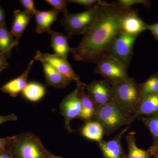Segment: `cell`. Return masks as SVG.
<instances>
[{
    "instance_id": "1",
    "label": "cell",
    "mask_w": 158,
    "mask_h": 158,
    "mask_svg": "<svg viewBox=\"0 0 158 158\" xmlns=\"http://www.w3.org/2000/svg\"><path fill=\"white\" fill-rule=\"evenodd\" d=\"M125 9L115 2L99 0L96 19L71 53L77 61L96 63L115 37L120 33V19Z\"/></svg>"
},
{
    "instance_id": "2",
    "label": "cell",
    "mask_w": 158,
    "mask_h": 158,
    "mask_svg": "<svg viewBox=\"0 0 158 158\" xmlns=\"http://www.w3.org/2000/svg\"><path fill=\"white\" fill-rule=\"evenodd\" d=\"M92 120L101 125L105 135L109 136L124 126L131 125L135 119L119 106L115 99L110 103L98 106Z\"/></svg>"
},
{
    "instance_id": "3",
    "label": "cell",
    "mask_w": 158,
    "mask_h": 158,
    "mask_svg": "<svg viewBox=\"0 0 158 158\" xmlns=\"http://www.w3.org/2000/svg\"><path fill=\"white\" fill-rule=\"evenodd\" d=\"M8 148L13 158H49V151L39 137L33 133H23L15 136Z\"/></svg>"
},
{
    "instance_id": "4",
    "label": "cell",
    "mask_w": 158,
    "mask_h": 158,
    "mask_svg": "<svg viewBox=\"0 0 158 158\" xmlns=\"http://www.w3.org/2000/svg\"><path fill=\"white\" fill-rule=\"evenodd\" d=\"M111 85L118 104L127 113L133 116L141 98L139 85L135 78L129 77Z\"/></svg>"
},
{
    "instance_id": "5",
    "label": "cell",
    "mask_w": 158,
    "mask_h": 158,
    "mask_svg": "<svg viewBox=\"0 0 158 158\" xmlns=\"http://www.w3.org/2000/svg\"><path fill=\"white\" fill-rule=\"evenodd\" d=\"M99 8V0L92 8L78 13H71L66 10L61 20L69 37L84 35L92 26L96 19Z\"/></svg>"
},
{
    "instance_id": "6",
    "label": "cell",
    "mask_w": 158,
    "mask_h": 158,
    "mask_svg": "<svg viewBox=\"0 0 158 158\" xmlns=\"http://www.w3.org/2000/svg\"><path fill=\"white\" fill-rule=\"evenodd\" d=\"M96 64L94 72L101 76L111 85L129 77L127 66L107 53L102 55Z\"/></svg>"
},
{
    "instance_id": "7",
    "label": "cell",
    "mask_w": 158,
    "mask_h": 158,
    "mask_svg": "<svg viewBox=\"0 0 158 158\" xmlns=\"http://www.w3.org/2000/svg\"><path fill=\"white\" fill-rule=\"evenodd\" d=\"M138 37L120 33L110 44L105 52L128 67L133 56L134 44Z\"/></svg>"
},
{
    "instance_id": "8",
    "label": "cell",
    "mask_w": 158,
    "mask_h": 158,
    "mask_svg": "<svg viewBox=\"0 0 158 158\" xmlns=\"http://www.w3.org/2000/svg\"><path fill=\"white\" fill-rule=\"evenodd\" d=\"M34 59L41 62L48 63L69 80L72 81H75L77 85L83 83L80 81V77L75 73L67 59H63L56 54L44 53L40 51H37Z\"/></svg>"
},
{
    "instance_id": "9",
    "label": "cell",
    "mask_w": 158,
    "mask_h": 158,
    "mask_svg": "<svg viewBox=\"0 0 158 158\" xmlns=\"http://www.w3.org/2000/svg\"><path fill=\"white\" fill-rule=\"evenodd\" d=\"M78 87L72 91L60 103V114L64 117L65 126L68 133L74 132L70 123L74 118H78L81 110V105L78 95Z\"/></svg>"
},
{
    "instance_id": "10",
    "label": "cell",
    "mask_w": 158,
    "mask_h": 158,
    "mask_svg": "<svg viewBox=\"0 0 158 158\" xmlns=\"http://www.w3.org/2000/svg\"><path fill=\"white\" fill-rule=\"evenodd\" d=\"M86 89L98 106L110 103L115 99L112 85L106 80L93 81L86 85Z\"/></svg>"
},
{
    "instance_id": "11",
    "label": "cell",
    "mask_w": 158,
    "mask_h": 158,
    "mask_svg": "<svg viewBox=\"0 0 158 158\" xmlns=\"http://www.w3.org/2000/svg\"><path fill=\"white\" fill-rule=\"evenodd\" d=\"M147 25L139 17L136 10L132 8L125 9L120 19V32L138 37L147 30Z\"/></svg>"
},
{
    "instance_id": "12",
    "label": "cell",
    "mask_w": 158,
    "mask_h": 158,
    "mask_svg": "<svg viewBox=\"0 0 158 158\" xmlns=\"http://www.w3.org/2000/svg\"><path fill=\"white\" fill-rule=\"evenodd\" d=\"M130 127V126H127L111 140H102L97 142L103 158H126L127 155L122 146L121 141Z\"/></svg>"
},
{
    "instance_id": "13",
    "label": "cell",
    "mask_w": 158,
    "mask_h": 158,
    "mask_svg": "<svg viewBox=\"0 0 158 158\" xmlns=\"http://www.w3.org/2000/svg\"><path fill=\"white\" fill-rule=\"evenodd\" d=\"M77 86L79 88V97L81 105V110L78 118L86 123L93 120L98 106L85 92L86 85L85 84L82 83Z\"/></svg>"
},
{
    "instance_id": "14",
    "label": "cell",
    "mask_w": 158,
    "mask_h": 158,
    "mask_svg": "<svg viewBox=\"0 0 158 158\" xmlns=\"http://www.w3.org/2000/svg\"><path fill=\"white\" fill-rule=\"evenodd\" d=\"M34 63V60L32 59L24 72L20 76L11 80L2 86L0 88L1 91L3 93L8 94L13 98L16 97L22 92L27 84V81Z\"/></svg>"
},
{
    "instance_id": "15",
    "label": "cell",
    "mask_w": 158,
    "mask_h": 158,
    "mask_svg": "<svg viewBox=\"0 0 158 158\" xmlns=\"http://www.w3.org/2000/svg\"><path fill=\"white\" fill-rule=\"evenodd\" d=\"M158 114V94L141 98L135 113L134 119L141 116H154Z\"/></svg>"
},
{
    "instance_id": "16",
    "label": "cell",
    "mask_w": 158,
    "mask_h": 158,
    "mask_svg": "<svg viewBox=\"0 0 158 158\" xmlns=\"http://www.w3.org/2000/svg\"><path fill=\"white\" fill-rule=\"evenodd\" d=\"M59 11L52 9L49 11H37L34 16L36 20V32L38 34L44 33L50 34L52 30L51 26L57 19Z\"/></svg>"
},
{
    "instance_id": "17",
    "label": "cell",
    "mask_w": 158,
    "mask_h": 158,
    "mask_svg": "<svg viewBox=\"0 0 158 158\" xmlns=\"http://www.w3.org/2000/svg\"><path fill=\"white\" fill-rule=\"evenodd\" d=\"M41 63L45 74L47 86L53 87L56 89H63L70 85L72 81L65 77L50 65L45 62Z\"/></svg>"
},
{
    "instance_id": "18",
    "label": "cell",
    "mask_w": 158,
    "mask_h": 158,
    "mask_svg": "<svg viewBox=\"0 0 158 158\" xmlns=\"http://www.w3.org/2000/svg\"><path fill=\"white\" fill-rule=\"evenodd\" d=\"M50 35L51 36V45L55 54L61 58L67 59L72 48L69 46L68 40L69 37L61 33L53 31Z\"/></svg>"
},
{
    "instance_id": "19",
    "label": "cell",
    "mask_w": 158,
    "mask_h": 158,
    "mask_svg": "<svg viewBox=\"0 0 158 158\" xmlns=\"http://www.w3.org/2000/svg\"><path fill=\"white\" fill-rule=\"evenodd\" d=\"M32 17L31 15L25 11L19 10L14 11V20L10 32L18 42L28 25L30 19Z\"/></svg>"
},
{
    "instance_id": "20",
    "label": "cell",
    "mask_w": 158,
    "mask_h": 158,
    "mask_svg": "<svg viewBox=\"0 0 158 158\" xmlns=\"http://www.w3.org/2000/svg\"><path fill=\"white\" fill-rule=\"evenodd\" d=\"M19 42L11 35L6 23L0 27V54L6 59L11 57V51Z\"/></svg>"
},
{
    "instance_id": "21",
    "label": "cell",
    "mask_w": 158,
    "mask_h": 158,
    "mask_svg": "<svg viewBox=\"0 0 158 158\" xmlns=\"http://www.w3.org/2000/svg\"><path fill=\"white\" fill-rule=\"evenodd\" d=\"M81 133L85 138L97 142L102 140L105 135L103 128L101 125L95 120L85 123L81 129Z\"/></svg>"
},
{
    "instance_id": "22",
    "label": "cell",
    "mask_w": 158,
    "mask_h": 158,
    "mask_svg": "<svg viewBox=\"0 0 158 158\" xmlns=\"http://www.w3.org/2000/svg\"><path fill=\"white\" fill-rule=\"evenodd\" d=\"M22 93L24 97L29 101L36 102L41 100L45 95L46 88L39 83L29 82Z\"/></svg>"
},
{
    "instance_id": "23",
    "label": "cell",
    "mask_w": 158,
    "mask_h": 158,
    "mask_svg": "<svg viewBox=\"0 0 158 158\" xmlns=\"http://www.w3.org/2000/svg\"><path fill=\"white\" fill-rule=\"evenodd\" d=\"M135 134V132L131 131L126 137L128 148L126 158H152L149 151L141 149L137 146Z\"/></svg>"
},
{
    "instance_id": "24",
    "label": "cell",
    "mask_w": 158,
    "mask_h": 158,
    "mask_svg": "<svg viewBox=\"0 0 158 158\" xmlns=\"http://www.w3.org/2000/svg\"><path fill=\"white\" fill-rule=\"evenodd\" d=\"M141 98L158 94V74L150 77L147 81L139 85Z\"/></svg>"
},
{
    "instance_id": "25",
    "label": "cell",
    "mask_w": 158,
    "mask_h": 158,
    "mask_svg": "<svg viewBox=\"0 0 158 158\" xmlns=\"http://www.w3.org/2000/svg\"><path fill=\"white\" fill-rule=\"evenodd\" d=\"M138 119L141 120L149 131L154 143L158 144V114L154 116H141Z\"/></svg>"
},
{
    "instance_id": "26",
    "label": "cell",
    "mask_w": 158,
    "mask_h": 158,
    "mask_svg": "<svg viewBox=\"0 0 158 158\" xmlns=\"http://www.w3.org/2000/svg\"><path fill=\"white\" fill-rule=\"evenodd\" d=\"M115 2L121 8L130 9L133 6L138 4H141L144 6H148L149 2L144 0H118Z\"/></svg>"
},
{
    "instance_id": "27",
    "label": "cell",
    "mask_w": 158,
    "mask_h": 158,
    "mask_svg": "<svg viewBox=\"0 0 158 158\" xmlns=\"http://www.w3.org/2000/svg\"><path fill=\"white\" fill-rule=\"evenodd\" d=\"M45 2L48 3L55 10L64 13L67 10V6L68 3L65 0H46Z\"/></svg>"
},
{
    "instance_id": "28",
    "label": "cell",
    "mask_w": 158,
    "mask_h": 158,
    "mask_svg": "<svg viewBox=\"0 0 158 158\" xmlns=\"http://www.w3.org/2000/svg\"><path fill=\"white\" fill-rule=\"evenodd\" d=\"M25 11L31 16L34 15L37 10L36 9L33 0H21L20 1Z\"/></svg>"
},
{
    "instance_id": "29",
    "label": "cell",
    "mask_w": 158,
    "mask_h": 158,
    "mask_svg": "<svg viewBox=\"0 0 158 158\" xmlns=\"http://www.w3.org/2000/svg\"><path fill=\"white\" fill-rule=\"evenodd\" d=\"M98 1L97 0H68L67 2L68 3H73L84 6L87 10L95 6Z\"/></svg>"
},
{
    "instance_id": "30",
    "label": "cell",
    "mask_w": 158,
    "mask_h": 158,
    "mask_svg": "<svg viewBox=\"0 0 158 158\" xmlns=\"http://www.w3.org/2000/svg\"><path fill=\"white\" fill-rule=\"evenodd\" d=\"M14 138L15 136L0 138V152L9 147Z\"/></svg>"
},
{
    "instance_id": "31",
    "label": "cell",
    "mask_w": 158,
    "mask_h": 158,
    "mask_svg": "<svg viewBox=\"0 0 158 158\" xmlns=\"http://www.w3.org/2000/svg\"><path fill=\"white\" fill-rule=\"evenodd\" d=\"M17 119V116L14 113H11L8 116H0V125L7 122L15 121Z\"/></svg>"
},
{
    "instance_id": "32",
    "label": "cell",
    "mask_w": 158,
    "mask_h": 158,
    "mask_svg": "<svg viewBox=\"0 0 158 158\" xmlns=\"http://www.w3.org/2000/svg\"><path fill=\"white\" fill-rule=\"evenodd\" d=\"M147 30H149L152 33L155 38L158 40V23L148 25Z\"/></svg>"
},
{
    "instance_id": "33",
    "label": "cell",
    "mask_w": 158,
    "mask_h": 158,
    "mask_svg": "<svg viewBox=\"0 0 158 158\" xmlns=\"http://www.w3.org/2000/svg\"><path fill=\"white\" fill-rule=\"evenodd\" d=\"M9 65V63L7 62V59L0 54V73L4 69H6Z\"/></svg>"
},
{
    "instance_id": "34",
    "label": "cell",
    "mask_w": 158,
    "mask_h": 158,
    "mask_svg": "<svg viewBox=\"0 0 158 158\" xmlns=\"http://www.w3.org/2000/svg\"><path fill=\"white\" fill-rule=\"evenodd\" d=\"M0 158H13L9 148L2 151L0 152Z\"/></svg>"
},
{
    "instance_id": "35",
    "label": "cell",
    "mask_w": 158,
    "mask_h": 158,
    "mask_svg": "<svg viewBox=\"0 0 158 158\" xmlns=\"http://www.w3.org/2000/svg\"><path fill=\"white\" fill-rule=\"evenodd\" d=\"M5 20H6V15H5V11L0 5V27L6 23Z\"/></svg>"
},
{
    "instance_id": "36",
    "label": "cell",
    "mask_w": 158,
    "mask_h": 158,
    "mask_svg": "<svg viewBox=\"0 0 158 158\" xmlns=\"http://www.w3.org/2000/svg\"><path fill=\"white\" fill-rule=\"evenodd\" d=\"M152 156H158V144H154L148 150Z\"/></svg>"
},
{
    "instance_id": "37",
    "label": "cell",
    "mask_w": 158,
    "mask_h": 158,
    "mask_svg": "<svg viewBox=\"0 0 158 158\" xmlns=\"http://www.w3.org/2000/svg\"><path fill=\"white\" fill-rule=\"evenodd\" d=\"M48 156L49 158H63L62 157L55 155L53 154L52 153L49 152Z\"/></svg>"
},
{
    "instance_id": "38",
    "label": "cell",
    "mask_w": 158,
    "mask_h": 158,
    "mask_svg": "<svg viewBox=\"0 0 158 158\" xmlns=\"http://www.w3.org/2000/svg\"><path fill=\"white\" fill-rule=\"evenodd\" d=\"M155 156V157H156L158 158V156Z\"/></svg>"
},
{
    "instance_id": "39",
    "label": "cell",
    "mask_w": 158,
    "mask_h": 158,
    "mask_svg": "<svg viewBox=\"0 0 158 158\" xmlns=\"http://www.w3.org/2000/svg\"><path fill=\"white\" fill-rule=\"evenodd\" d=\"M152 158H158L157 157H156L155 156H152Z\"/></svg>"
}]
</instances>
